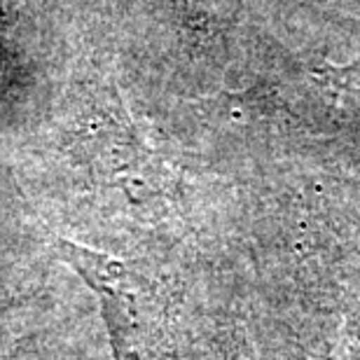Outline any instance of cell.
<instances>
[{"label": "cell", "instance_id": "6da1fadb", "mask_svg": "<svg viewBox=\"0 0 360 360\" xmlns=\"http://www.w3.org/2000/svg\"><path fill=\"white\" fill-rule=\"evenodd\" d=\"M54 250L98 295L115 360H139L136 342H139L141 321L139 288H136L134 271L117 257L91 250L75 241L59 239L54 243Z\"/></svg>", "mask_w": 360, "mask_h": 360}]
</instances>
